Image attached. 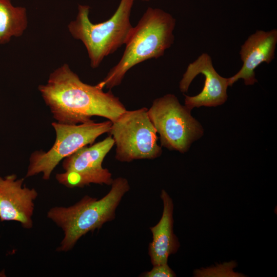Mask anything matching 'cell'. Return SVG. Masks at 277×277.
Here are the masks:
<instances>
[{
	"label": "cell",
	"mask_w": 277,
	"mask_h": 277,
	"mask_svg": "<svg viewBox=\"0 0 277 277\" xmlns=\"http://www.w3.org/2000/svg\"><path fill=\"white\" fill-rule=\"evenodd\" d=\"M38 90L56 122L78 124L93 116L115 121L126 109L110 90L105 92L97 84L83 82L67 64L50 74Z\"/></svg>",
	"instance_id": "cell-1"
},
{
	"label": "cell",
	"mask_w": 277,
	"mask_h": 277,
	"mask_svg": "<svg viewBox=\"0 0 277 277\" xmlns=\"http://www.w3.org/2000/svg\"><path fill=\"white\" fill-rule=\"evenodd\" d=\"M111 186L110 191L100 199L86 195L71 206H54L48 211L47 218L64 234L57 251H69L88 232L99 230L114 220L116 210L130 187L127 179L122 177L113 179Z\"/></svg>",
	"instance_id": "cell-2"
},
{
	"label": "cell",
	"mask_w": 277,
	"mask_h": 277,
	"mask_svg": "<svg viewBox=\"0 0 277 277\" xmlns=\"http://www.w3.org/2000/svg\"><path fill=\"white\" fill-rule=\"evenodd\" d=\"M175 19L158 8L149 7L132 31L125 43L124 53L97 85L111 90L119 86L129 70L151 58H157L173 44Z\"/></svg>",
	"instance_id": "cell-3"
},
{
	"label": "cell",
	"mask_w": 277,
	"mask_h": 277,
	"mask_svg": "<svg viewBox=\"0 0 277 277\" xmlns=\"http://www.w3.org/2000/svg\"><path fill=\"white\" fill-rule=\"evenodd\" d=\"M134 0H121L112 16L94 24L89 17L90 7L80 5L75 20L68 25L71 35L85 45L90 65L97 68L104 58L126 43L133 29L130 16Z\"/></svg>",
	"instance_id": "cell-4"
},
{
	"label": "cell",
	"mask_w": 277,
	"mask_h": 277,
	"mask_svg": "<svg viewBox=\"0 0 277 277\" xmlns=\"http://www.w3.org/2000/svg\"><path fill=\"white\" fill-rule=\"evenodd\" d=\"M112 122L96 123L92 120L78 124L53 122L56 138L54 144L47 151H34L29 158L26 177L42 174L44 180H49L60 162L80 148L92 144L100 136L108 133Z\"/></svg>",
	"instance_id": "cell-5"
},
{
	"label": "cell",
	"mask_w": 277,
	"mask_h": 277,
	"mask_svg": "<svg viewBox=\"0 0 277 277\" xmlns=\"http://www.w3.org/2000/svg\"><path fill=\"white\" fill-rule=\"evenodd\" d=\"M108 133L115 149V159L121 162L153 160L161 156L156 131L148 115V108L126 110L114 122Z\"/></svg>",
	"instance_id": "cell-6"
},
{
	"label": "cell",
	"mask_w": 277,
	"mask_h": 277,
	"mask_svg": "<svg viewBox=\"0 0 277 277\" xmlns=\"http://www.w3.org/2000/svg\"><path fill=\"white\" fill-rule=\"evenodd\" d=\"M190 112L172 94H167L153 101L148 113L160 135L161 147L184 153L203 135L202 125Z\"/></svg>",
	"instance_id": "cell-7"
},
{
	"label": "cell",
	"mask_w": 277,
	"mask_h": 277,
	"mask_svg": "<svg viewBox=\"0 0 277 277\" xmlns=\"http://www.w3.org/2000/svg\"><path fill=\"white\" fill-rule=\"evenodd\" d=\"M111 135L90 146H85L63 160L64 172L56 174L60 184L69 188H83L91 184L111 185L113 179L103 162L113 146Z\"/></svg>",
	"instance_id": "cell-8"
},
{
	"label": "cell",
	"mask_w": 277,
	"mask_h": 277,
	"mask_svg": "<svg viewBox=\"0 0 277 277\" xmlns=\"http://www.w3.org/2000/svg\"><path fill=\"white\" fill-rule=\"evenodd\" d=\"M199 74L205 77L202 91L196 95H185V106L191 111L201 106L215 107L223 104L227 100V90L229 78L222 77L215 70L211 56L203 53L190 63L180 82V91L186 92L193 79Z\"/></svg>",
	"instance_id": "cell-9"
},
{
	"label": "cell",
	"mask_w": 277,
	"mask_h": 277,
	"mask_svg": "<svg viewBox=\"0 0 277 277\" xmlns=\"http://www.w3.org/2000/svg\"><path fill=\"white\" fill-rule=\"evenodd\" d=\"M24 178L17 179L15 174L0 176V221L17 222L30 229L38 192L24 185Z\"/></svg>",
	"instance_id": "cell-10"
},
{
	"label": "cell",
	"mask_w": 277,
	"mask_h": 277,
	"mask_svg": "<svg viewBox=\"0 0 277 277\" xmlns=\"http://www.w3.org/2000/svg\"><path fill=\"white\" fill-rule=\"evenodd\" d=\"M277 44V30H257L250 35L242 45L240 54L243 62L241 69L229 77V86L240 79L245 85H253L258 82L254 70L260 64H269L275 58Z\"/></svg>",
	"instance_id": "cell-11"
},
{
	"label": "cell",
	"mask_w": 277,
	"mask_h": 277,
	"mask_svg": "<svg viewBox=\"0 0 277 277\" xmlns=\"http://www.w3.org/2000/svg\"><path fill=\"white\" fill-rule=\"evenodd\" d=\"M160 197L163 204L161 218L155 225L150 227L152 240L149 245L148 254L153 266L168 263L169 256L176 253L180 247L173 232V200L164 189L161 190Z\"/></svg>",
	"instance_id": "cell-12"
},
{
	"label": "cell",
	"mask_w": 277,
	"mask_h": 277,
	"mask_svg": "<svg viewBox=\"0 0 277 277\" xmlns=\"http://www.w3.org/2000/svg\"><path fill=\"white\" fill-rule=\"evenodd\" d=\"M28 26L27 10L11 0H0V45L23 35Z\"/></svg>",
	"instance_id": "cell-13"
},
{
	"label": "cell",
	"mask_w": 277,
	"mask_h": 277,
	"mask_svg": "<svg viewBox=\"0 0 277 277\" xmlns=\"http://www.w3.org/2000/svg\"><path fill=\"white\" fill-rule=\"evenodd\" d=\"M141 276L143 277H175V272L169 266L168 263L153 266L152 268L144 272Z\"/></svg>",
	"instance_id": "cell-14"
},
{
	"label": "cell",
	"mask_w": 277,
	"mask_h": 277,
	"mask_svg": "<svg viewBox=\"0 0 277 277\" xmlns=\"http://www.w3.org/2000/svg\"><path fill=\"white\" fill-rule=\"evenodd\" d=\"M142 1H149L150 0H142Z\"/></svg>",
	"instance_id": "cell-15"
}]
</instances>
